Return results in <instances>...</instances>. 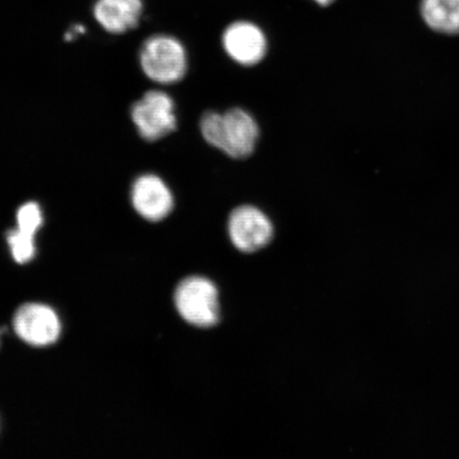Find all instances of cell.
Segmentation results:
<instances>
[{
  "instance_id": "obj_10",
  "label": "cell",
  "mask_w": 459,
  "mask_h": 459,
  "mask_svg": "<svg viewBox=\"0 0 459 459\" xmlns=\"http://www.w3.org/2000/svg\"><path fill=\"white\" fill-rule=\"evenodd\" d=\"M421 16L435 32L459 34V0H422Z\"/></svg>"
},
{
  "instance_id": "obj_3",
  "label": "cell",
  "mask_w": 459,
  "mask_h": 459,
  "mask_svg": "<svg viewBox=\"0 0 459 459\" xmlns=\"http://www.w3.org/2000/svg\"><path fill=\"white\" fill-rule=\"evenodd\" d=\"M139 59L143 73L154 83L176 84L186 76L188 59L185 45L169 34L148 38L142 45Z\"/></svg>"
},
{
  "instance_id": "obj_9",
  "label": "cell",
  "mask_w": 459,
  "mask_h": 459,
  "mask_svg": "<svg viewBox=\"0 0 459 459\" xmlns=\"http://www.w3.org/2000/svg\"><path fill=\"white\" fill-rule=\"evenodd\" d=\"M143 10V0H97L94 17L107 32L123 34L139 25Z\"/></svg>"
},
{
  "instance_id": "obj_12",
  "label": "cell",
  "mask_w": 459,
  "mask_h": 459,
  "mask_svg": "<svg viewBox=\"0 0 459 459\" xmlns=\"http://www.w3.org/2000/svg\"><path fill=\"white\" fill-rule=\"evenodd\" d=\"M45 214L42 206L36 201L20 205L14 215V227L21 231L39 238L45 227Z\"/></svg>"
},
{
  "instance_id": "obj_15",
  "label": "cell",
  "mask_w": 459,
  "mask_h": 459,
  "mask_svg": "<svg viewBox=\"0 0 459 459\" xmlns=\"http://www.w3.org/2000/svg\"><path fill=\"white\" fill-rule=\"evenodd\" d=\"M0 433H2V420H0Z\"/></svg>"
},
{
  "instance_id": "obj_5",
  "label": "cell",
  "mask_w": 459,
  "mask_h": 459,
  "mask_svg": "<svg viewBox=\"0 0 459 459\" xmlns=\"http://www.w3.org/2000/svg\"><path fill=\"white\" fill-rule=\"evenodd\" d=\"M131 119L143 140L158 142L178 127L175 101L160 90L146 91L131 108Z\"/></svg>"
},
{
  "instance_id": "obj_4",
  "label": "cell",
  "mask_w": 459,
  "mask_h": 459,
  "mask_svg": "<svg viewBox=\"0 0 459 459\" xmlns=\"http://www.w3.org/2000/svg\"><path fill=\"white\" fill-rule=\"evenodd\" d=\"M175 304L181 317L198 328H211L220 320L216 286L203 277H189L178 285Z\"/></svg>"
},
{
  "instance_id": "obj_2",
  "label": "cell",
  "mask_w": 459,
  "mask_h": 459,
  "mask_svg": "<svg viewBox=\"0 0 459 459\" xmlns=\"http://www.w3.org/2000/svg\"><path fill=\"white\" fill-rule=\"evenodd\" d=\"M10 329L17 341L32 349L56 346L65 333V320L53 304L41 300L22 302L10 320Z\"/></svg>"
},
{
  "instance_id": "obj_11",
  "label": "cell",
  "mask_w": 459,
  "mask_h": 459,
  "mask_svg": "<svg viewBox=\"0 0 459 459\" xmlns=\"http://www.w3.org/2000/svg\"><path fill=\"white\" fill-rule=\"evenodd\" d=\"M4 240L11 260L16 265L26 266L36 261L39 255V238L11 226L4 230Z\"/></svg>"
},
{
  "instance_id": "obj_13",
  "label": "cell",
  "mask_w": 459,
  "mask_h": 459,
  "mask_svg": "<svg viewBox=\"0 0 459 459\" xmlns=\"http://www.w3.org/2000/svg\"><path fill=\"white\" fill-rule=\"evenodd\" d=\"M11 332L9 325L0 324V350L3 348L5 336Z\"/></svg>"
},
{
  "instance_id": "obj_7",
  "label": "cell",
  "mask_w": 459,
  "mask_h": 459,
  "mask_svg": "<svg viewBox=\"0 0 459 459\" xmlns=\"http://www.w3.org/2000/svg\"><path fill=\"white\" fill-rule=\"evenodd\" d=\"M132 208L149 222H159L169 217L175 208V197L168 183L156 174H143L132 183Z\"/></svg>"
},
{
  "instance_id": "obj_1",
  "label": "cell",
  "mask_w": 459,
  "mask_h": 459,
  "mask_svg": "<svg viewBox=\"0 0 459 459\" xmlns=\"http://www.w3.org/2000/svg\"><path fill=\"white\" fill-rule=\"evenodd\" d=\"M199 129L210 146L234 160L249 158L260 139L255 118L242 108H232L225 113L206 111L200 118Z\"/></svg>"
},
{
  "instance_id": "obj_6",
  "label": "cell",
  "mask_w": 459,
  "mask_h": 459,
  "mask_svg": "<svg viewBox=\"0 0 459 459\" xmlns=\"http://www.w3.org/2000/svg\"><path fill=\"white\" fill-rule=\"evenodd\" d=\"M228 232L235 248L245 254H252L272 242L273 226L269 217L257 206L243 204L230 213Z\"/></svg>"
},
{
  "instance_id": "obj_14",
  "label": "cell",
  "mask_w": 459,
  "mask_h": 459,
  "mask_svg": "<svg viewBox=\"0 0 459 459\" xmlns=\"http://www.w3.org/2000/svg\"><path fill=\"white\" fill-rule=\"evenodd\" d=\"M314 2L316 4H318L319 5H323V7H325V5L331 4L333 2H334V0H314Z\"/></svg>"
},
{
  "instance_id": "obj_8",
  "label": "cell",
  "mask_w": 459,
  "mask_h": 459,
  "mask_svg": "<svg viewBox=\"0 0 459 459\" xmlns=\"http://www.w3.org/2000/svg\"><path fill=\"white\" fill-rule=\"evenodd\" d=\"M221 43L230 59L240 66H255L267 55L266 34L260 27L248 21H238L230 24L222 33Z\"/></svg>"
}]
</instances>
